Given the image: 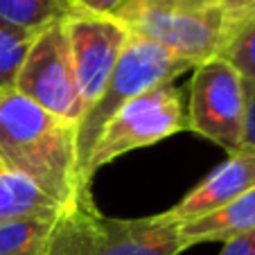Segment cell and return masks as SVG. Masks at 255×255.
<instances>
[{"mask_svg":"<svg viewBox=\"0 0 255 255\" xmlns=\"http://www.w3.org/2000/svg\"><path fill=\"white\" fill-rule=\"evenodd\" d=\"M222 7L231 27V41L246 23L255 20V0H226Z\"/></svg>","mask_w":255,"mask_h":255,"instance_id":"obj_16","label":"cell"},{"mask_svg":"<svg viewBox=\"0 0 255 255\" xmlns=\"http://www.w3.org/2000/svg\"><path fill=\"white\" fill-rule=\"evenodd\" d=\"M14 91L66 122L77 125L84 118L86 109L75 82L63 23L39 34L16 77Z\"/></svg>","mask_w":255,"mask_h":255,"instance_id":"obj_7","label":"cell"},{"mask_svg":"<svg viewBox=\"0 0 255 255\" xmlns=\"http://www.w3.org/2000/svg\"><path fill=\"white\" fill-rule=\"evenodd\" d=\"M0 163L66 206L82 188L77 125L48 113L20 93H0Z\"/></svg>","mask_w":255,"mask_h":255,"instance_id":"obj_1","label":"cell"},{"mask_svg":"<svg viewBox=\"0 0 255 255\" xmlns=\"http://www.w3.org/2000/svg\"><path fill=\"white\" fill-rule=\"evenodd\" d=\"M32 255H41V253H32Z\"/></svg>","mask_w":255,"mask_h":255,"instance_id":"obj_21","label":"cell"},{"mask_svg":"<svg viewBox=\"0 0 255 255\" xmlns=\"http://www.w3.org/2000/svg\"><path fill=\"white\" fill-rule=\"evenodd\" d=\"M255 185V151L237 149L228 154V160L222 163L215 172H210L197 188H192L176 206H172L165 215L176 224H185L206 217L219 208L228 206L233 199L244 194Z\"/></svg>","mask_w":255,"mask_h":255,"instance_id":"obj_9","label":"cell"},{"mask_svg":"<svg viewBox=\"0 0 255 255\" xmlns=\"http://www.w3.org/2000/svg\"><path fill=\"white\" fill-rule=\"evenodd\" d=\"M129 36L160 45L174 57L199 66L215 57H222L231 43L224 7L212 9H165L135 0L120 16Z\"/></svg>","mask_w":255,"mask_h":255,"instance_id":"obj_5","label":"cell"},{"mask_svg":"<svg viewBox=\"0 0 255 255\" xmlns=\"http://www.w3.org/2000/svg\"><path fill=\"white\" fill-rule=\"evenodd\" d=\"M77 11V0H0V18L36 34L66 23Z\"/></svg>","mask_w":255,"mask_h":255,"instance_id":"obj_12","label":"cell"},{"mask_svg":"<svg viewBox=\"0 0 255 255\" xmlns=\"http://www.w3.org/2000/svg\"><path fill=\"white\" fill-rule=\"evenodd\" d=\"M52 222L18 219L0 224V255H43V244Z\"/></svg>","mask_w":255,"mask_h":255,"instance_id":"obj_14","label":"cell"},{"mask_svg":"<svg viewBox=\"0 0 255 255\" xmlns=\"http://www.w3.org/2000/svg\"><path fill=\"white\" fill-rule=\"evenodd\" d=\"M253 255H255V249H253Z\"/></svg>","mask_w":255,"mask_h":255,"instance_id":"obj_22","label":"cell"},{"mask_svg":"<svg viewBox=\"0 0 255 255\" xmlns=\"http://www.w3.org/2000/svg\"><path fill=\"white\" fill-rule=\"evenodd\" d=\"M36 39V32L16 27L0 18V93L14 91L16 77Z\"/></svg>","mask_w":255,"mask_h":255,"instance_id":"obj_13","label":"cell"},{"mask_svg":"<svg viewBox=\"0 0 255 255\" xmlns=\"http://www.w3.org/2000/svg\"><path fill=\"white\" fill-rule=\"evenodd\" d=\"M181 131H188V111L181 91L174 84H163L142 93L106 122L88 156L84 183L91 185L93 176L120 156L156 144Z\"/></svg>","mask_w":255,"mask_h":255,"instance_id":"obj_4","label":"cell"},{"mask_svg":"<svg viewBox=\"0 0 255 255\" xmlns=\"http://www.w3.org/2000/svg\"><path fill=\"white\" fill-rule=\"evenodd\" d=\"M242 147L255 151V95L246 100V125H244V140H242Z\"/></svg>","mask_w":255,"mask_h":255,"instance_id":"obj_20","label":"cell"},{"mask_svg":"<svg viewBox=\"0 0 255 255\" xmlns=\"http://www.w3.org/2000/svg\"><path fill=\"white\" fill-rule=\"evenodd\" d=\"M144 2L165 9H212L222 7L226 0H144Z\"/></svg>","mask_w":255,"mask_h":255,"instance_id":"obj_18","label":"cell"},{"mask_svg":"<svg viewBox=\"0 0 255 255\" xmlns=\"http://www.w3.org/2000/svg\"><path fill=\"white\" fill-rule=\"evenodd\" d=\"M185 251L181 224L165 212L138 219L106 217L82 188L50 226L43 255H178Z\"/></svg>","mask_w":255,"mask_h":255,"instance_id":"obj_2","label":"cell"},{"mask_svg":"<svg viewBox=\"0 0 255 255\" xmlns=\"http://www.w3.org/2000/svg\"><path fill=\"white\" fill-rule=\"evenodd\" d=\"M59 210L61 206L54 199L41 192L32 181L0 163V224L18 219L54 222Z\"/></svg>","mask_w":255,"mask_h":255,"instance_id":"obj_11","label":"cell"},{"mask_svg":"<svg viewBox=\"0 0 255 255\" xmlns=\"http://www.w3.org/2000/svg\"><path fill=\"white\" fill-rule=\"evenodd\" d=\"M192 63L174 57L172 52L163 50L151 41L129 36L102 95L97 97L95 104L88 106L84 118L77 122V163L82 183L88 156H91L106 122L131 100L140 97L151 88L163 86V84H172L178 75H183L185 70H192Z\"/></svg>","mask_w":255,"mask_h":255,"instance_id":"obj_3","label":"cell"},{"mask_svg":"<svg viewBox=\"0 0 255 255\" xmlns=\"http://www.w3.org/2000/svg\"><path fill=\"white\" fill-rule=\"evenodd\" d=\"M249 233H255V185L233 199L228 206L181 224L185 249L203 242H228Z\"/></svg>","mask_w":255,"mask_h":255,"instance_id":"obj_10","label":"cell"},{"mask_svg":"<svg viewBox=\"0 0 255 255\" xmlns=\"http://www.w3.org/2000/svg\"><path fill=\"white\" fill-rule=\"evenodd\" d=\"M253 249H255V233H249V235L224 242L222 255H253Z\"/></svg>","mask_w":255,"mask_h":255,"instance_id":"obj_19","label":"cell"},{"mask_svg":"<svg viewBox=\"0 0 255 255\" xmlns=\"http://www.w3.org/2000/svg\"><path fill=\"white\" fill-rule=\"evenodd\" d=\"M133 2L135 0H77L79 9L91 11V14H100V16H111V18H118Z\"/></svg>","mask_w":255,"mask_h":255,"instance_id":"obj_17","label":"cell"},{"mask_svg":"<svg viewBox=\"0 0 255 255\" xmlns=\"http://www.w3.org/2000/svg\"><path fill=\"white\" fill-rule=\"evenodd\" d=\"M192 70L188 129L235 154L242 149L246 125V91L240 72L224 57L199 63Z\"/></svg>","mask_w":255,"mask_h":255,"instance_id":"obj_6","label":"cell"},{"mask_svg":"<svg viewBox=\"0 0 255 255\" xmlns=\"http://www.w3.org/2000/svg\"><path fill=\"white\" fill-rule=\"evenodd\" d=\"M70 50L72 72L84 109L102 95L113 68L129 41V32L118 18L79 9L63 23ZM86 113V111H84Z\"/></svg>","mask_w":255,"mask_h":255,"instance_id":"obj_8","label":"cell"},{"mask_svg":"<svg viewBox=\"0 0 255 255\" xmlns=\"http://www.w3.org/2000/svg\"><path fill=\"white\" fill-rule=\"evenodd\" d=\"M222 57L240 72L244 82L246 100L255 95V20L246 23L226 45Z\"/></svg>","mask_w":255,"mask_h":255,"instance_id":"obj_15","label":"cell"}]
</instances>
